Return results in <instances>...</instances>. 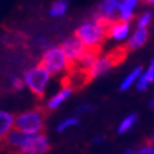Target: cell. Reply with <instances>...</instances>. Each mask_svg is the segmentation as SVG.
Here are the masks:
<instances>
[{
	"mask_svg": "<svg viewBox=\"0 0 154 154\" xmlns=\"http://www.w3.org/2000/svg\"><path fill=\"white\" fill-rule=\"evenodd\" d=\"M45 115L47 114H45L44 109H33L25 113H21L14 119L15 129L29 135L39 134L44 130Z\"/></svg>",
	"mask_w": 154,
	"mask_h": 154,
	"instance_id": "1",
	"label": "cell"
},
{
	"mask_svg": "<svg viewBox=\"0 0 154 154\" xmlns=\"http://www.w3.org/2000/svg\"><path fill=\"white\" fill-rule=\"evenodd\" d=\"M106 32H108L106 28H104L93 19L91 21H88L82 26H79L75 35L79 38V40L87 48H95V47H102V43L104 42V39L108 38Z\"/></svg>",
	"mask_w": 154,
	"mask_h": 154,
	"instance_id": "2",
	"label": "cell"
},
{
	"mask_svg": "<svg viewBox=\"0 0 154 154\" xmlns=\"http://www.w3.org/2000/svg\"><path fill=\"white\" fill-rule=\"evenodd\" d=\"M49 79H50V73L40 64L29 69L24 76V82L29 87L30 91L39 99L44 97L45 88H47Z\"/></svg>",
	"mask_w": 154,
	"mask_h": 154,
	"instance_id": "3",
	"label": "cell"
},
{
	"mask_svg": "<svg viewBox=\"0 0 154 154\" xmlns=\"http://www.w3.org/2000/svg\"><path fill=\"white\" fill-rule=\"evenodd\" d=\"M40 65L44 66L50 74L55 75L61 73L63 70H68L69 61L63 49L60 47H54V48H49L44 53Z\"/></svg>",
	"mask_w": 154,
	"mask_h": 154,
	"instance_id": "4",
	"label": "cell"
},
{
	"mask_svg": "<svg viewBox=\"0 0 154 154\" xmlns=\"http://www.w3.org/2000/svg\"><path fill=\"white\" fill-rule=\"evenodd\" d=\"M49 149L50 144L44 134L28 135L18 148L19 154H47Z\"/></svg>",
	"mask_w": 154,
	"mask_h": 154,
	"instance_id": "5",
	"label": "cell"
},
{
	"mask_svg": "<svg viewBox=\"0 0 154 154\" xmlns=\"http://www.w3.org/2000/svg\"><path fill=\"white\" fill-rule=\"evenodd\" d=\"M60 48L63 49V51L65 53V55L68 58L69 66L75 64L76 61H78V59L82 57V54L85 51V49H87V47L79 40V38L76 36V35L65 39L63 43H61V47Z\"/></svg>",
	"mask_w": 154,
	"mask_h": 154,
	"instance_id": "6",
	"label": "cell"
},
{
	"mask_svg": "<svg viewBox=\"0 0 154 154\" xmlns=\"http://www.w3.org/2000/svg\"><path fill=\"white\" fill-rule=\"evenodd\" d=\"M113 66H115L114 63H113V60H112V59L109 58V55L106 54L105 57L99 58V59L95 61V63L88 69L87 73H88L89 79L93 80V79H97V78H99V76L106 74Z\"/></svg>",
	"mask_w": 154,
	"mask_h": 154,
	"instance_id": "7",
	"label": "cell"
},
{
	"mask_svg": "<svg viewBox=\"0 0 154 154\" xmlns=\"http://www.w3.org/2000/svg\"><path fill=\"white\" fill-rule=\"evenodd\" d=\"M129 30H130V24L129 21H124V20H117V21H113V24L109 26L106 32V36L108 38H113L115 40H123L125 39L129 34Z\"/></svg>",
	"mask_w": 154,
	"mask_h": 154,
	"instance_id": "8",
	"label": "cell"
},
{
	"mask_svg": "<svg viewBox=\"0 0 154 154\" xmlns=\"http://www.w3.org/2000/svg\"><path fill=\"white\" fill-rule=\"evenodd\" d=\"M119 4H120L119 0H103V3L99 5V9L95 14L100 15V17L105 19L113 20L115 11L119 10Z\"/></svg>",
	"mask_w": 154,
	"mask_h": 154,
	"instance_id": "9",
	"label": "cell"
},
{
	"mask_svg": "<svg viewBox=\"0 0 154 154\" xmlns=\"http://www.w3.org/2000/svg\"><path fill=\"white\" fill-rule=\"evenodd\" d=\"M148 36H149V33L147 28L145 29H137L135 33L132 35V38L129 39V42L127 43V47L129 50H135V49H139L140 47L147 43L148 40Z\"/></svg>",
	"mask_w": 154,
	"mask_h": 154,
	"instance_id": "10",
	"label": "cell"
},
{
	"mask_svg": "<svg viewBox=\"0 0 154 154\" xmlns=\"http://www.w3.org/2000/svg\"><path fill=\"white\" fill-rule=\"evenodd\" d=\"M14 117L8 112H0V142L6 139L14 125Z\"/></svg>",
	"mask_w": 154,
	"mask_h": 154,
	"instance_id": "11",
	"label": "cell"
},
{
	"mask_svg": "<svg viewBox=\"0 0 154 154\" xmlns=\"http://www.w3.org/2000/svg\"><path fill=\"white\" fill-rule=\"evenodd\" d=\"M72 93H73V90H72L70 88L63 87L59 93L55 94V95H54V97L50 99V100H49V103H48V109H50V110L58 109V108H59L61 104H63L69 97L72 95Z\"/></svg>",
	"mask_w": 154,
	"mask_h": 154,
	"instance_id": "12",
	"label": "cell"
},
{
	"mask_svg": "<svg viewBox=\"0 0 154 154\" xmlns=\"http://www.w3.org/2000/svg\"><path fill=\"white\" fill-rule=\"evenodd\" d=\"M138 4V0H122L119 4L120 19L124 21H129L133 18V10Z\"/></svg>",
	"mask_w": 154,
	"mask_h": 154,
	"instance_id": "13",
	"label": "cell"
},
{
	"mask_svg": "<svg viewBox=\"0 0 154 154\" xmlns=\"http://www.w3.org/2000/svg\"><path fill=\"white\" fill-rule=\"evenodd\" d=\"M143 72V68L140 65H138L137 68H134L132 72H130L124 79H123L122 84H120V87H119V90L120 91H124V90H128L130 87L133 85V83L137 80V79H139V76Z\"/></svg>",
	"mask_w": 154,
	"mask_h": 154,
	"instance_id": "14",
	"label": "cell"
},
{
	"mask_svg": "<svg viewBox=\"0 0 154 154\" xmlns=\"http://www.w3.org/2000/svg\"><path fill=\"white\" fill-rule=\"evenodd\" d=\"M29 134H25V133H23V132H20V130H18V129H14V130H11V132L9 133V135L6 137V143L10 145V147H14V148H19L20 145H21V143L25 140V138L28 137Z\"/></svg>",
	"mask_w": 154,
	"mask_h": 154,
	"instance_id": "15",
	"label": "cell"
},
{
	"mask_svg": "<svg viewBox=\"0 0 154 154\" xmlns=\"http://www.w3.org/2000/svg\"><path fill=\"white\" fill-rule=\"evenodd\" d=\"M137 119H138V115L135 113H132V114H129L128 117H125L120 122V124L118 127V134H124V133L129 132V130L135 125Z\"/></svg>",
	"mask_w": 154,
	"mask_h": 154,
	"instance_id": "16",
	"label": "cell"
},
{
	"mask_svg": "<svg viewBox=\"0 0 154 154\" xmlns=\"http://www.w3.org/2000/svg\"><path fill=\"white\" fill-rule=\"evenodd\" d=\"M68 10V2L66 0H57L50 8V15L54 18L63 17Z\"/></svg>",
	"mask_w": 154,
	"mask_h": 154,
	"instance_id": "17",
	"label": "cell"
},
{
	"mask_svg": "<svg viewBox=\"0 0 154 154\" xmlns=\"http://www.w3.org/2000/svg\"><path fill=\"white\" fill-rule=\"evenodd\" d=\"M78 118L76 117H72V118H68L65 120H63L60 123V124L57 127V130H58V133H63L64 130H66L68 128H70V127H75V125H78Z\"/></svg>",
	"mask_w": 154,
	"mask_h": 154,
	"instance_id": "18",
	"label": "cell"
},
{
	"mask_svg": "<svg viewBox=\"0 0 154 154\" xmlns=\"http://www.w3.org/2000/svg\"><path fill=\"white\" fill-rule=\"evenodd\" d=\"M150 20H152V14L150 13H144L139 18V20H138V29H145L147 25L150 23Z\"/></svg>",
	"mask_w": 154,
	"mask_h": 154,
	"instance_id": "19",
	"label": "cell"
},
{
	"mask_svg": "<svg viewBox=\"0 0 154 154\" xmlns=\"http://www.w3.org/2000/svg\"><path fill=\"white\" fill-rule=\"evenodd\" d=\"M142 75L145 78V80L148 82V84L154 83V59L152 60V63H150V65L148 68V70L145 72L144 74H142Z\"/></svg>",
	"mask_w": 154,
	"mask_h": 154,
	"instance_id": "20",
	"label": "cell"
},
{
	"mask_svg": "<svg viewBox=\"0 0 154 154\" xmlns=\"http://www.w3.org/2000/svg\"><path fill=\"white\" fill-rule=\"evenodd\" d=\"M11 85L15 90H21L25 85V82L23 79H20L19 76H13L11 78Z\"/></svg>",
	"mask_w": 154,
	"mask_h": 154,
	"instance_id": "21",
	"label": "cell"
},
{
	"mask_svg": "<svg viewBox=\"0 0 154 154\" xmlns=\"http://www.w3.org/2000/svg\"><path fill=\"white\" fill-rule=\"evenodd\" d=\"M134 154H154V147L153 145H143V147H140L139 149H137L134 152Z\"/></svg>",
	"mask_w": 154,
	"mask_h": 154,
	"instance_id": "22",
	"label": "cell"
},
{
	"mask_svg": "<svg viewBox=\"0 0 154 154\" xmlns=\"http://www.w3.org/2000/svg\"><path fill=\"white\" fill-rule=\"evenodd\" d=\"M148 82L145 80V78L143 75L139 76V79H138V83H137V89L139 90V91H144V90H147L148 89Z\"/></svg>",
	"mask_w": 154,
	"mask_h": 154,
	"instance_id": "23",
	"label": "cell"
},
{
	"mask_svg": "<svg viewBox=\"0 0 154 154\" xmlns=\"http://www.w3.org/2000/svg\"><path fill=\"white\" fill-rule=\"evenodd\" d=\"M93 110V106L89 105V104H83L78 108V113H84V112H90Z\"/></svg>",
	"mask_w": 154,
	"mask_h": 154,
	"instance_id": "24",
	"label": "cell"
},
{
	"mask_svg": "<svg viewBox=\"0 0 154 154\" xmlns=\"http://www.w3.org/2000/svg\"><path fill=\"white\" fill-rule=\"evenodd\" d=\"M104 142V137L103 135H97L94 139H93V143L94 144H102Z\"/></svg>",
	"mask_w": 154,
	"mask_h": 154,
	"instance_id": "25",
	"label": "cell"
},
{
	"mask_svg": "<svg viewBox=\"0 0 154 154\" xmlns=\"http://www.w3.org/2000/svg\"><path fill=\"white\" fill-rule=\"evenodd\" d=\"M149 108H150V109L154 112V97L150 99V102H149Z\"/></svg>",
	"mask_w": 154,
	"mask_h": 154,
	"instance_id": "26",
	"label": "cell"
},
{
	"mask_svg": "<svg viewBox=\"0 0 154 154\" xmlns=\"http://www.w3.org/2000/svg\"><path fill=\"white\" fill-rule=\"evenodd\" d=\"M123 154H134V152H133V149L128 148V149H125L124 152H123Z\"/></svg>",
	"mask_w": 154,
	"mask_h": 154,
	"instance_id": "27",
	"label": "cell"
},
{
	"mask_svg": "<svg viewBox=\"0 0 154 154\" xmlns=\"http://www.w3.org/2000/svg\"><path fill=\"white\" fill-rule=\"evenodd\" d=\"M147 143H148L149 145H153V147H154V135H153V137L150 138V139H149V140H148Z\"/></svg>",
	"mask_w": 154,
	"mask_h": 154,
	"instance_id": "28",
	"label": "cell"
},
{
	"mask_svg": "<svg viewBox=\"0 0 154 154\" xmlns=\"http://www.w3.org/2000/svg\"><path fill=\"white\" fill-rule=\"evenodd\" d=\"M143 2L148 3V4H153V5H154V0H143Z\"/></svg>",
	"mask_w": 154,
	"mask_h": 154,
	"instance_id": "29",
	"label": "cell"
}]
</instances>
